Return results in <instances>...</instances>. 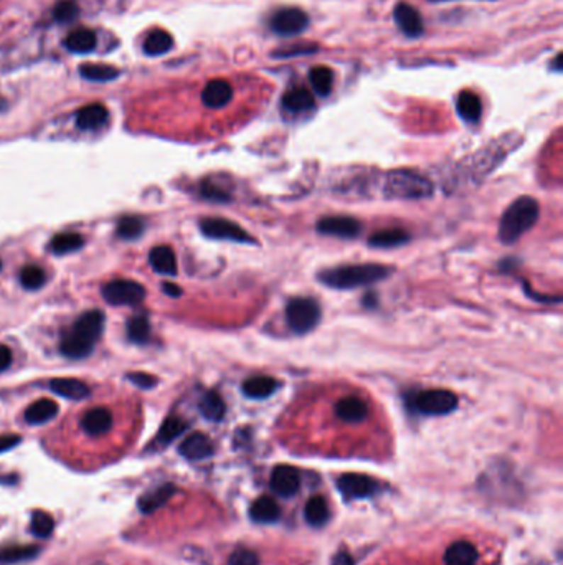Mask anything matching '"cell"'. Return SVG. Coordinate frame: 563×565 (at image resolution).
<instances>
[{
	"mask_svg": "<svg viewBox=\"0 0 563 565\" xmlns=\"http://www.w3.org/2000/svg\"><path fill=\"white\" fill-rule=\"evenodd\" d=\"M144 221L138 216H124L118 224V235L124 240H134L143 235Z\"/></svg>",
	"mask_w": 563,
	"mask_h": 565,
	"instance_id": "obj_39",
	"label": "cell"
},
{
	"mask_svg": "<svg viewBox=\"0 0 563 565\" xmlns=\"http://www.w3.org/2000/svg\"><path fill=\"white\" fill-rule=\"evenodd\" d=\"M45 280H47L45 271L40 268V266L35 265L25 266L22 273H20V282H22V286L27 287V290H38V287H42L45 285Z\"/></svg>",
	"mask_w": 563,
	"mask_h": 565,
	"instance_id": "obj_40",
	"label": "cell"
},
{
	"mask_svg": "<svg viewBox=\"0 0 563 565\" xmlns=\"http://www.w3.org/2000/svg\"><path fill=\"white\" fill-rule=\"evenodd\" d=\"M457 113L467 123H477L482 114L479 96L472 92H462L457 98Z\"/></svg>",
	"mask_w": 563,
	"mask_h": 565,
	"instance_id": "obj_28",
	"label": "cell"
},
{
	"mask_svg": "<svg viewBox=\"0 0 563 565\" xmlns=\"http://www.w3.org/2000/svg\"><path fill=\"white\" fill-rule=\"evenodd\" d=\"M199 408L200 412H202V415L210 422H222L226 412L223 398L213 390L207 392L202 398H200Z\"/></svg>",
	"mask_w": 563,
	"mask_h": 565,
	"instance_id": "obj_30",
	"label": "cell"
},
{
	"mask_svg": "<svg viewBox=\"0 0 563 565\" xmlns=\"http://www.w3.org/2000/svg\"><path fill=\"white\" fill-rule=\"evenodd\" d=\"M53 529H55V521L48 512L35 511L32 514V519H30V531H32L35 537L47 539L52 536Z\"/></svg>",
	"mask_w": 563,
	"mask_h": 565,
	"instance_id": "obj_36",
	"label": "cell"
},
{
	"mask_svg": "<svg viewBox=\"0 0 563 565\" xmlns=\"http://www.w3.org/2000/svg\"><path fill=\"white\" fill-rule=\"evenodd\" d=\"M320 319V306L313 297H294L286 306V322L296 334L313 331Z\"/></svg>",
	"mask_w": 563,
	"mask_h": 565,
	"instance_id": "obj_6",
	"label": "cell"
},
{
	"mask_svg": "<svg viewBox=\"0 0 563 565\" xmlns=\"http://www.w3.org/2000/svg\"><path fill=\"white\" fill-rule=\"evenodd\" d=\"M318 231L339 238H355L362 231V224L354 216H325L318 221Z\"/></svg>",
	"mask_w": 563,
	"mask_h": 565,
	"instance_id": "obj_10",
	"label": "cell"
},
{
	"mask_svg": "<svg viewBox=\"0 0 563 565\" xmlns=\"http://www.w3.org/2000/svg\"><path fill=\"white\" fill-rule=\"evenodd\" d=\"M338 489L345 498L362 499L375 494L377 489H379V484H377L374 478L367 476V474L347 473L342 474L338 479Z\"/></svg>",
	"mask_w": 563,
	"mask_h": 565,
	"instance_id": "obj_9",
	"label": "cell"
},
{
	"mask_svg": "<svg viewBox=\"0 0 563 565\" xmlns=\"http://www.w3.org/2000/svg\"><path fill=\"white\" fill-rule=\"evenodd\" d=\"M98 565H104V564H98Z\"/></svg>",
	"mask_w": 563,
	"mask_h": 565,
	"instance_id": "obj_51",
	"label": "cell"
},
{
	"mask_svg": "<svg viewBox=\"0 0 563 565\" xmlns=\"http://www.w3.org/2000/svg\"><path fill=\"white\" fill-rule=\"evenodd\" d=\"M200 230L204 235L210 236V238L217 240H231L240 241V243H255L253 236L248 235V231L241 229L240 225H236L235 221H230L226 219H204L200 221Z\"/></svg>",
	"mask_w": 563,
	"mask_h": 565,
	"instance_id": "obj_8",
	"label": "cell"
},
{
	"mask_svg": "<svg viewBox=\"0 0 563 565\" xmlns=\"http://www.w3.org/2000/svg\"><path fill=\"white\" fill-rule=\"evenodd\" d=\"M477 557V549L472 546L471 542L459 541L451 544L448 547V551L445 552V564L446 565H476Z\"/></svg>",
	"mask_w": 563,
	"mask_h": 565,
	"instance_id": "obj_21",
	"label": "cell"
},
{
	"mask_svg": "<svg viewBox=\"0 0 563 565\" xmlns=\"http://www.w3.org/2000/svg\"><path fill=\"white\" fill-rule=\"evenodd\" d=\"M304 517L309 526L323 527L329 521V506L325 499L320 496L311 498L304 508Z\"/></svg>",
	"mask_w": 563,
	"mask_h": 565,
	"instance_id": "obj_31",
	"label": "cell"
},
{
	"mask_svg": "<svg viewBox=\"0 0 563 565\" xmlns=\"http://www.w3.org/2000/svg\"><path fill=\"white\" fill-rule=\"evenodd\" d=\"M228 565H260V559L248 549H236L228 559Z\"/></svg>",
	"mask_w": 563,
	"mask_h": 565,
	"instance_id": "obj_42",
	"label": "cell"
},
{
	"mask_svg": "<svg viewBox=\"0 0 563 565\" xmlns=\"http://www.w3.org/2000/svg\"><path fill=\"white\" fill-rule=\"evenodd\" d=\"M22 441V438L18 435H4L0 437V453L12 450L13 446H17Z\"/></svg>",
	"mask_w": 563,
	"mask_h": 565,
	"instance_id": "obj_45",
	"label": "cell"
},
{
	"mask_svg": "<svg viewBox=\"0 0 563 565\" xmlns=\"http://www.w3.org/2000/svg\"><path fill=\"white\" fill-rule=\"evenodd\" d=\"M309 79L314 92L320 96H328L334 87V72L328 67H316L309 72Z\"/></svg>",
	"mask_w": 563,
	"mask_h": 565,
	"instance_id": "obj_34",
	"label": "cell"
},
{
	"mask_svg": "<svg viewBox=\"0 0 563 565\" xmlns=\"http://www.w3.org/2000/svg\"><path fill=\"white\" fill-rule=\"evenodd\" d=\"M104 327V314L101 311H88L65 332L60 342V349L69 359H83L91 354L94 342L99 339Z\"/></svg>",
	"mask_w": 563,
	"mask_h": 565,
	"instance_id": "obj_1",
	"label": "cell"
},
{
	"mask_svg": "<svg viewBox=\"0 0 563 565\" xmlns=\"http://www.w3.org/2000/svg\"><path fill=\"white\" fill-rule=\"evenodd\" d=\"M108 121V109L103 104H88L83 109H79L77 116V124L79 129L91 131L98 129Z\"/></svg>",
	"mask_w": 563,
	"mask_h": 565,
	"instance_id": "obj_25",
	"label": "cell"
},
{
	"mask_svg": "<svg viewBox=\"0 0 563 565\" xmlns=\"http://www.w3.org/2000/svg\"><path fill=\"white\" fill-rule=\"evenodd\" d=\"M335 415H338L342 422L347 423H359L364 422L367 415H369V407L367 403L359 397H344L335 403Z\"/></svg>",
	"mask_w": 563,
	"mask_h": 565,
	"instance_id": "obj_16",
	"label": "cell"
},
{
	"mask_svg": "<svg viewBox=\"0 0 563 565\" xmlns=\"http://www.w3.org/2000/svg\"><path fill=\"white\" fill-rule=\"evenodd\" d=\"M40 554L38 546H7L4 549H0V564L4 565H12L18 562L30 561V559H35Z\"/></svg>",
	"mask_w": 563,
	"mask_h": 565,
	"instance_id": "obj_32",
	"label": "cell"
},
{
	"mask_svg": "<svg viewBox=\"0 0 563 565\" xmlns=\"http://www.w3.org/2000/svg\"><path fill=\"white\" fill-rule=\"evenodd\" d=\"M185 428H187V423H185L182 418L169 417L167 420L162 423V427H160L157 441L160 443V445H167V443L175 440L179 435H182V433L185 432Z\"/></svg>",
	"mask_w": 563,
	"mask_h": 565,
	"instance_id": "obj_37",
	"label": "cell"
},
{
	"mask_svg": "<svg viewBox=\"0 0 563 565\" xmlns=\"http://www.w3.org/2000/svg\"><path fill=\"white\" fill-rule=\"evenodd\" d=\"M82 73L88 79H98V82H103V79H113L118 72L114 68L106 67V65H84L82 68Z\"/></svg>",
	"mask_w": 563,
	"mask_h": 565,
	"instance_id": "obj_41",
	"label": "cell"
},
{
	"mask_svg": "<svg viewBox=\"0 0 563 565\" xmlns=\"http://www.w3.org/2000/svg\"><path fill=\"white\" fill-rule=\"evenodd\" d=\"M0 268H2V263H0Z\"/></svg>",
	"mask_w": 563,
	"mask_h": 565,
	"instance_id": "obj_50",
	"label": "cell"
},
{
	"mask_svg": "<svg viewBox=\"0 0 563 565\" xmlns=\"http://www.w3.org/2000/svg\"><path fill=\"white\" fill-rule=\"evenodd\" d=\"M149 261L150 266L157 271V273L174 276L177 273V260H175V255L170 246H155V248L150 250L149 253Z\"/></svg>",
	"mask_w": 563,
	"mask_h": 565,
	"instance_id": "obj_23",
	"label": "cell"
},
{
	"mask_svg": "<svg viewBox=\"0 0 563 565\" xmlns=\"http://www.w3.org/2000/svg\"><path fill=\"white\" fill-rule=\"evenodd\" d=\"M271 488L276 494L283 498H291L299 491L301 478L296 468L281 465L276 466L273 473H271Z\"/></svg>",
	"mask_w": 563,
	"mask_h": 565,
	"instance_id": "obj_12",
	"label": "cell"
},
{
	"mask_svg": "<svg viewBox=\"0 0 563 565\" xmlns=\"http://www.w3.org/2000/svg\"><path fill=\"white\" fill-rule=\"evenodd\" d=\"M174 45V40L170 35L165 32V30H152V32H149L147 38L144 40V52L147 55H160V53H165L167 50L172 48Z\"/></svg>",
	"mask_w": 563,
	"mask_h": 565,
	"instance_id": "obj_33",
	"label": "cell"
},
{
	"mask_svg": "<svg viewBox=\"0 0 563 565\" xmlns=\"http://www.w3.org/2000/svg\"><path fill=\"white\" fill-rule=\"evenodd\" d=\"M410 410L421 415H448L457 407V397L445 388H431V390L415 392L406 398Z\"/></svg>",
	"mask_w": 563,
	"mask_h": 565,
	"instance_id": "obj_5",
	"label": "cell"
},
{
	"mask_svg": "<svg viewBox=\"0 0 563 565\" xmlns=\"http://www.w3.org/2000/svg\"><path fill=\"white\" fill-rule=\"evenodd\" d=\"M83 236L79 234H62L57 235L50 243V250L57 255H65L77 251L83 246Z\"/></svg>",
	"mask_w": 563,
	"mask_h": 565,
	"instance_id": "obj_35",
	"label": "cell"
},
{
	"mask_svg": "<svg viewBox=\"0 0 563 565\" xmlns=\"http://www.w3.org/2000/svg\"><path fill=\"white\" fill-rule=\"evenodd\" d=\"M179 451L190 461H200L213 455V443L204 433H192L180 443Z\"/></svg>",
	"mask_w": 563,
	"mask_h": 565,
	"instance_id": "obj_14",
	"label": "cell"
},
{
	"mask_svg": "<svg viewBox=\"0 0 563 565\" xmlns=\"http://www.w3.org/2000/svg\"><path fill=\"white\" fill-rule=\"evenodd\" d=\"M384 192L389 199L418 200L433 194V184L415 170L398 169L386 175Z\"/></svg>",
	"mask_w": 563,
	"mask_h": 565,
	"instance_id": "obj_4",
	"label": "cell"
},
{
	"mask_svg": "<svg viewBox=\"0 0 563 565\" xmlns=\"http://www.w3.org/2000/svg\"><path fill=\"white\" fill-rule=\"evenodd\" d=\"M50 388L58 395L72 398V400H83L91 393V388L84 382L77 380V378H53L50 382Z\"/></svg>",
	"mask_w": 563,
	"mask_h": 565,
	"instance_id": "obj_20",
	"label": "cell"
},
{
	"mask_svg": "<svg viewBox=\"0 0 563 565\" xmlns=\"http://www.w3.org/2000/svg\"><path fill=\"white\" fill-rule=\"evenodd\" d=\"M395 22L408 37H418L423 32V20L420 13L408 4H398L395 7Z\"/></svg>",
	"mask_w": 563,
	"mask_h": 565,
	"instance_id": "obj_17",
	"label": "cell"
},
{
	"mask_svg": "<svg viewBox=\"0 0 563 565\" xmlns=\"http://www.w3.org/2000/svg\"><path fill=\"white\" fill-rule=\"evenodd\" d=\"M150 334V324L145 316H134L128 322V336L129 339L135 344H144L147 342Z\"/></svg>",
	"mask_w": 563,
	"mask_h": 565,
	"instance_id": "obj_38",
	"label": "cell"
},
{
	"mask_svg": "<svg viewBox=\"0 0 563 565\" xmlns=\"http://www.w3.org/2000/svg\"><path fill=\"white\" fill-rule=\"evenodd\" d=\"M164 291L167 292V295H170V296H179L180 292H182V290H180L179 286H175L174 282H165Z\"/></svg>",
	"mask_w": 563,
	"mask_h": 565,
	"instance_id": "obj_48",
	"label": "cell"
},
{
	"mask_svg": "<svg viewBox=\"0 0 563 565\" xmlns=\"http://www.w3.org/2000/svg\"><path fill=\"white\" fill-rule=\"evenodd\" d=\"M281 103H283V108L288 111V113L299 114L314 108V96L308 88L296 87L284 93Z\"/></svg>",
	"mask_w": 563,
	"mask_h": 565,
	"instance_id": "obj_19",
	"label": "cell"
},
{
	"mask_svg": "<svg viewBox=\"0 0 563 565\" xmlns=\"http://www.w3.org/2000/svg\"><path fill=\"white\" fill-rule=\"evenodd\" d=\"M174 493H175V486H172V484H162V486L150 489V491L144 493L143 496L139 498L138 503L139 511L143 514H152L154 511H157L159 508H162L164 504L174 496Z\"/></svg>",
	"mask_w": 563,
	"mask_h": 565,
	"instance_id": "obj_18",
	"label": "cell"
},
{
	"mask_svg": "<svg viewBox=\"0 0 563 565\" xmlns=\"http://www.w3.org/2000/svg\"><path fill=\"white\" fill-rule=\"evenodd\" d=\"M390 275V268L384 265L365 263V265H345L339 268L325 270L319 275L323 285L334 290H354V287L367 286L372 282L385 280Z\"/></svg>",
	"mask_w": 563,
	"mask_h": 565,
	"instance_id": "obj_3",
	"label": "cell"
},
{
	"mask_svg": "<svg viewBox=\"0 0 563 565\" xmlns=\"http://www.w3.org/2000/svg\"><path fill=\"white\" fill-rule=\"evenodd\" d=\"M233 98V87L226 79H212L207 83V87L202 92L204 104L210 109L225 108Z\"/></svg>",
	"mask_w": 563,
	"mask_h": 565,
	"instance_id": "obj_15",
	"label": "cell"
},
{
	"mask_svg": "<svg viewBox=\"0 0 563 565\" xmlns=\"http://www.w3.org/2000/svg\"><path fill=\"white\" fill-rule=\"evenodd\" d=\"M10 364H12V352L7 346H0V372L9 369Z\"/></svg>",
	"mask_w": 563,
	"mask_h": 565,
	"instance_id": "obj_46",
	"label": "cell"
},
{
	"mask_svg": "<svg viewBox=\"0 0 563 565\" xmlns=\"http://www.w3.org/2000/svg\"><path fill=\"white\" fill-rule=\"evenodd\" d=\"M128 378L140 388H152L155 383H157V378L149 374H144V372H134V374H129Z\"/></svg>",
	"mask_w": 563,
	"mask_h": 565,
	"instance_id": "obj_44",
	"label": "cell"
},
{
	"mask_svg": "<svg viewBox=\"0 0 563 565\" xmlns=\"http://www.w3.org/2000/svg\"><path fill=\"white\" fill-rule=\"evenodd\" d=\"M103 297L109 305L114 306H134L144 301L145 290L139 282L130 280L113 281L108 282L106 286H103Z\"/></svg>",
	"mask_w": 563,
	"mask_h": 565,
	"instance_id": "obj_7",
	"label": "cell"
},
{
	"mask_svg": "<svg viewBox=\"0 0 563 565\" xmlns=\"http://www.w3.org/2000/svg\"><path fill=\"white\" fill-rule=\"evenodd\" d=\"M309 18L299 9H281L271 18V28L279 35H296L303 32Z\"/></svg>",
	"mask_w": 563,
	"mask_h": 565,
	"instance_id": "obj_11",
	"label": "cell"
},
{
	"mask_svg": "<svg viewBox=\"0 0 563 565\" xmlns=\"http://www.w3.org/2000/svg\"><path fill=\"white\" fill-rule=\"evenodd\" d=\"M65 45L74 53H88L96 47V35L89 28H77L68 35Z\"/></svg>",
	"mask_w": 563,
	"mask_h": 565,
	"instance_id": "obj_29",
	"label": "cell"
},
{
	"mask_svg": "<svg viewBox=\"0 0 563 565\" xmlns=\"http://www.w3.org/2000/svg\"><path fill=\"white\" fill-rule=\"evenodd\" d=\"M333 565H354V559H352L349 554L342 552V554H338V556H335Z\"/></svg>",
	"mask_w": 563,
	"mask_h": 565,
	"instance_id": "obj_47",
	"label": "cell"
},
{
	"mask_svg": "<svg viewBox=\"0 0 563 565\" xmlns=\"http://www.w3.org/2000/svg\"><path fill=\"white\" fill-rule=\"evenodd\" d=\"M58 413V403L50 400V398H42V400L33 402L27 410H25V422L30 425H42L55 418Z\"/></svg>",
	"mask_w": 563,
	"mask_h": 565,
	"instance_id": "obj_22",
	"label": "cell"
},
{
	"mask_svg": "<svg viewBox=\"0 0 563 565\" xmlns=\"http://www.w3.org/2000/svg\"><path fill=\"white\" fill-rule=\"evenodd\" d=\"M83 432L89 437H103L113 428V413L106 407H94L82 418Z\"/></svg>",
	"mask_w": 563,
	"mask_h": 565,
	"instance_id": "obj_13",
	"label": "cell"
},
{
	"mask_svg": "<svg viewBox=\"0 0 563 565\" xmlns=\"http://www.w3.org/2000/svg\"><path fill=\"white\" fill-rule=\"evenodd\" d=\"M540 214L539 202L532 197H519L507 207L499 224V238L502 243L512 245L537 224Z\"/></svg>",
	"mask_w": 563,
	"mask_h": 565,
	"instance_id": "obj_2",
	"label": "cell"
},
{
	"mask_svg": "<svg viewBox=\"0 0 563 565\" xmlns=\"http://www.w3.org/2000/svg\"><path fill=\"white\" fill-rule=\"evenodd\" d=\"M410 240V235L401 229H386L375 231L369 238V245L374 248H395L405 245Z\"/></svg>",
	"mask_w": 563,
	"mask_h": 565,
	"instance_id": "obj_27",
	"label": "cell"
},
{
	"mask_svg": "<svg viewBox=\"0 0 563 565\" xmlns=\"http://www.w3.org/2000/svg\"><path fill=\"white\" fill-rule=\"evenodd\" d=\"M278 387H279V382L276 380V378L268 377V375L251 377V378H248V380L243 382L245 395L250 398H255V400H261V398L273 395Z\"/></svg>",
	"mask_w": 563,
	"mask_h": 565,
	"instance_id": "obj_24",
	"label": "cell"
},
{
	"mask_svg": "<svg viewBox=\"0 0 563 565\" xmlns=\"http://www.w3.org/2000/svg\"><path fill=\"white\" fill-rule=\"evenodd\" d=\"M202 195L205 199L213 200V202H228L230 195L226 194L225 190L217 187L212 180H204L202 182Z\"/></svg>",
	"mask_w": 563,
	"mask_h": 565,
	"instance_id": "obj_43",
	"label": "cell"
},
{
	"mask_svg": "<svg viewBox=\"0 0 563 565\" xmlns=\"http://www.w3.org/2000/svg\"><path fill=\"white\" fill-rule=\"evenodd\" d=\"M431 2H450V0H431Z\"/></svg>",
	"mask_w": 563,
	"mask_h": 565,
	"instance_id": "obj_49",
	"label": "cell"
},
{
	"mask_svg": "<svg viewBox=\"0 0 563 565\" xmlns=\"http://www.w3.org/2000/svg\"><path fill=\"white\" fill-rule=\"evenodd\" d=\"M250 516L256 522H274L281 516V508L273 498L263 496L251 504Z\"/></svg>",
	"mask_w": 563,
	"mask_h": 565,
	"instance_id": "obj_26",
	"label": "cell"
}]
</instances>
